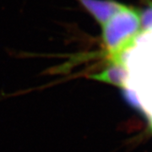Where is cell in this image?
Instances as JSON below:
<instances>
[{"instance_id":"6da1fadb","label":"cell","mask_w":152,"mask_h":152,"mask_svg":"<svg viewBox=\"0 0 152 152\" xmlns=\"http://www.w3.org/2000/svg\"><path fill=\"white\" fill-rule=\"evenodd\" d=\"M102 26V44L112 62H123L122 55L142 32L140 10L122 4Z\"/></svg>"},{"instance_id":"7a4b0ae2","label":"cell","mask_w":152,"mask_h":152,"mask_svg":"<svg viewBox=\"0 0 152 152\" xmlns=\"http://www.w3.org/2000/svg\"><path fill=\"white\" fill-rule=\"evenodd\" d=\"M83 8L102 26L121 8L123 4L116 0H78Z\"/></svg>"},{"instance_id":"3957f363","label":"cell","mask_w":152,"mask_h":152,"mask_svg":"<svg viewBox=\"0 0 152 152\" xmlns=\"http://www.w3.org/2000/svg\"><path fill=\"white\" fill-rule=\"evenodd\" d=\"M128 74L123 62H113L105 70L94 76V79L124 88L128 80Z\"/></svg>"},{"instance_id":"277c9868","label":"cell","mask_w":152,"mask_h":152,"mask_svg":"<svg viewBox=\"0 0 152 152\" xmlns=\"http://www.w3.org/2000/svg\"><path fill=\"white\" fill-rule=\"evenodd\" d=\"M142 31H149L152 29V2H149L145 8L140 11Z\"/></svg>"}]
</instances>
